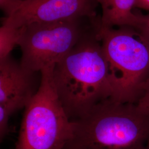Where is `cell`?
Returning a JSON list of instances; mask_svg holds the SVG:
<instances>
[{
	"instance_id": "cell-3",
	"label": "cell",
	"mask_w": 149,
	"mask_h": 149,
	"mask_svg": "<svg viewBox=\"0 0 149 149\" xmlns=\"http://www.w3.org/2000/svg\"><path fill=\"white\" fill-rule=\"evenodd\" d=\"M98 37L109 65L114 100L136 103L149 79V43L133 27L101 28Z\"/></svg>"
},
{
	"instance_id": "cell-9",
	"label": "cell",
	"mask_w": 149,
	"mask_h": 149,
	"mask_svg": "<svg viewBox=\"0 0 149 149\" xmlns=\"http://www.w3.org/2000/svg\"><path fill=\"white\" fill-rule=\"evenodd\" d=\"M23 32V27L17 28L2 25L0 28V61L10 56L12 50L18 45Z\"/></svg>"
},
{
	"instance_id": "cell-2",
	"label": "cell",
	"mask_w": 149,
	"mask_h": 149,
	"mask_svg": "<svg viewBox=\"0 0 149 149\" xmlns=\"http://www.w3.org/2000/svg\"><path fill=\"white\" fill-rule=\"evenodd\" d=\"M71 123L63 149H145L149 141V113L135 103L108 100Z\"/></svg>"
},
{
	"instance_id": "cell-1",
	"label": "cell",
	"mask_w": 149,
	"mask_h": 149,
	"mask_svg": "<svg viewBox=\"0 0 149 149\" xmlns=\"http://www.w3.org/2000/svg\"><path fill=\"white\" fill-rule=\"evenodd\" d=\"M100 22L89 29L53 71L55 90L71 120L108 100L115 90L109 65L98 37Z\"/></svg>"
},
{
	"instance_id": "cell-13",
	"label": "cell",
	"mask_w": 149,
	"mask_h": 149,
	"mask_svg": "<svg viewBox=\"0 0 149 149\" xmlns=\"http://www.w3.org/2000/svg\"><path fill=\"white\" fill-rule=\"evenodd\" d=\"M135 8L149 11V0H136Z\"/></svg>"
},
{
	"instance_id": "cell-12",
	"label": "cell",
	"mask_w": 149,
	"mask_h": 149,
	"mask_svg": "<svg viewBox=\"0 0 149 149\" xmlns=\"http://www.w3.org/2000/svg\"><path fill=\"white\" fill-rule=\"evenodd\" d=\"M135 104L140 109L149 113V79L145 86L141 96Z\"/></svg>"
},
{
	"instance_id": "cell-8",
	"label": "cell",
	"mask_w": 149,
	"mask_h": 149,
	"mask_svg": "<svg viewBox=\"0 0 149 149\" xmlns=\"http://www.w3.org/2000/svg\"><path fill=\"white\" fill-rule=\"evenodd\" d=\"M136 0H97L101 7L100 28H135L138 13L134 12Z\"/></svg>"
},
{
	"instance_id": "cell-4",
	"label": "cell",
	"mask_w": 149,
	"mask_h": 149,
	"mask_svg": "<svg viewBox=\"0 0 149 149\" xmlns=\"http://www.w3.org/2000/svg\"><path fill=\"white\" fill-rule=\"evenodd\" d=\"M54 68L40 72V86L24 108L16 149H63L69 140L72 123L54 87Z\"/></svg>"
},
{
	"instance_id": "cell-7",
	"label": "cell",
	"mask_w": 149,
	"mask_h": 149,
	"mask_svg": "<svg viewBox=\"0 0 149 149\" xmlns=\"http://www.w3.org/2000/svg\"><path fill=\"white\" fill-rule=\"evenodd\" d=\"M24 69L9 56L0 61V138L9 130L8 121L15 112L25 108L37 93V74Z\"/></svg>"
},
{
	"instance_id": "cell-11",
	"label": "cell",
	"mask_w": 149,
	"mask_h": 149,
	"mask_svg": "<svg viewBox=\"0 0 149 149\" xmlns=\"http://www.w3.org/2000/svg\"><path fill=\"white\" fill-rule=\"evenodd\" d=\"M23 0H0V7L7 15L10 16L21 5Z\"/></svg>"
},
{
	"instance_id": "cell-6",
	"label": "cell",
	"mask_w": 149,
	"mask_h": 149,
	"mask_svg": "<svg viewBox=\"0 0 149 149\" xmlns=\"http://www.w3.org/2000/svg\"><path fill=\"white\" fill-rule=\"evenodd\" d=\"M97 0H23L3 25L21 28L33 23H54L82 17H97Z\"/></svg>"
},
{
	"instance_id": "cell-10",
	"label": "cell",
	"mask_w": 149,
	"mask_h": 149,
	"mask_svg": "<svg viewBox=\"0 0 149 149\" xmlns=\"http://www.w3.org/2000/svg\"><path fill=\"white\" fill-rule=\"evenodd\" d=\"M135 30L140 36L149 43V14H139L137 24Z\"/></svg>"
},
{
	"instance_id": "cell-5",
	"label": "cell",
	"mask_w": 149,
	"mask_h": 149,
	"mask_svg": "<svg viewBox=\"0 0 149 149\" xmlns=\"http://www.w3.org/2000/svg\"><path fill=\"white\" fill-rule=\"evenodd\" d=\"M100 20V16L82 17L23 27L18 44L21 50L22 66L32 72L55 66Z\"/></svg>"
},
{
	"instance_id": "cell-14",
	"label": "cell",
	"mask_w": 149,
	"mask_h": 149,
	"mask_svg": "<svg viewBox=\"0 0 149 149\" xmlns=\"http://www.w3.org/2000/svg\"><path fill=\"white\" fill-rule=\"evenodd\" d=\"M145 149H149V142L148 143L147 145H146V148H145Z\"/></svg>"
}]
</instances>
